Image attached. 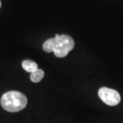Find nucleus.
<instances>
[{"mask_svg": "<svg viewBox=\"0 0 123 123\" xmlns=\"http://www.w3.org/2000/svg\"><path fill=\"white\" fill-rule=\"evenodd\" d=\"M27 104V97L23 93L17 91L6 92L1 98L2 107L9 112L20 111L26 107Z\"/></svg>", "mask_w": 123, "mask_h": 123, "instance_id": "1", "label": "nucleus"}, {"mask_svg": "<svg viewBox=\"0 0 123 123\" xmlns=\"http://www.w3.org/2000/svg\"><path fill=\"white\" fill-rule=\"evenodd\" d=\"M56 39V43L53 53L57 57H64L70 51L73 50L75 46V42L73 38L68 35H60Z\"/></svg>", "mask_w": 123, "mask_h": 123, "instance_id": "2", "label": "nucleus"}, {"mask_svg": "<svg viewBox=\"0 0 123 123\" xmlns=\"http://www.w3.org/2000/svg\"><path fill=\"white\" fill-rule=\"evenodd\" d=\"M98 94L100 98L107 105H117L121 101L120 94L116 90L111 88L102 87L99 89Z\"/></svg>", "mask_w": 123, "mask_h": 123, "instance_id": "3", "label": "nucleus"}, {"mask_svg": "<svg viewBox=\"0 0 123 123\" xmlns=\"http://www.w3.org/2000/svg\"><path fill=\"white\" fill-rule=\"evenodd\" d=\"M22 66L23 69L29 73H33L38 69V64L35 62L30 60H25L22 62Z\"/></svg>", "mask_w": 123, "mask_h": 123, "instance_id": "4", "label": "nucleus"}, {"mask_svg": "<svg viewBox=\"0 0 123 123\" xmlns=\"http://www.w3.org/2000/svg\"><path fill=\"white\" fill-rule=\"evenodd\" d=\"M55 43H56V39L55 38V37L48 39L44 42L43 45V50L47 53L53 52L55 47Z\"/></svg>", "mask_w": 123, "mask_h": 123, "instance_id": "5", "label": "nucleus"}, {"mask_svg": "<svg viewBox=\"0 0 123 123\" xmlns=\"http://www.w3.org/2000/svg\"><path fill=\"white\" fill-rule=\"evenodd\" d=\"M44 73L42 69H37V70L31 73L30 75L31 81L34 83H38L42 79H43Z\"/></svg>", "mask_w": 123, "mask_h": 123, "instance_id": "6", "label": "nucleus"}, {"mask_svg": "<svg viewBox=\"0 0 123 123\" xmlns=\"http://www.w3.org/2000/svg\"><path fill=\"white\" fill-rule=\"evenodd\" d=\"M1 1H0V8H1Z\"/></svg>", "mask_w": 123, "mask_h": 123, "instance_id": "7", "label": "nucleus"}]
</instances>
